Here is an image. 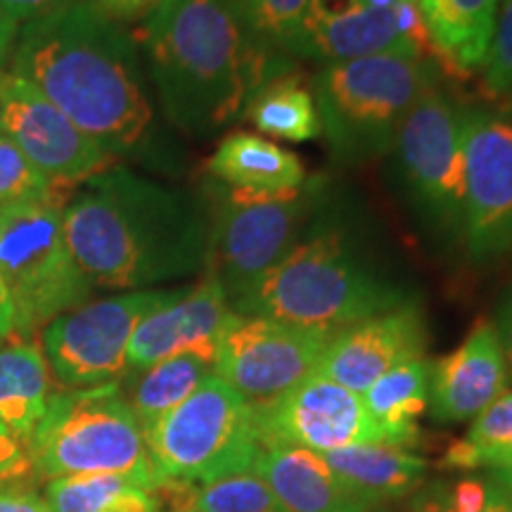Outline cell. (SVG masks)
<instances>
[{
	"instance_id": "cell-34",
	"label": "cell",
	"mask_w": 512,
	"mask_h": 512,
	"mask_svg": "<svg viewBox=\"0 0 512 512\" xmlns=\"http://www.w3.org/2000/svg\"><path fill=\"white\" fill-rule=\"evenodd\" d=\"M34 472L29 448L0 422V482H12Z\"/></svg>"
},
{
	"instance_id": "cell-16",
	"label": "cell",
	"mask_w": 512,
	"mask_h": 512,
	"mask_svg": "<svg viewBox=\"0 0 512 512\" xmlns=\"http://www.w3.org/2000/svg\"><path fill=\"white\" fill-rule=\"evenodd\" d=\"M425 27L415 0L396 10L361 0H316L299 57L325 64L373 55H427Z\"/></svg>"
},
{
	"instance_id": "cell-32",
	"label": "cell",
	"mask_w": 512,
	"mask_h": 512,
	"mask_svg": "<svg viewBox=\"0 0 512 512\" xmlns=\"http://www.w3.org/2000/svg\"><path fill=\"white\" fill-rule=\"evenodd\" d=\"M64 190L46 178L12 140L0 133V209L12 204L64 202Z\"/></svg>"
},
{
	"instance_id": "cell-38",
	"label": "cell",
	"mask_w": 512,
	"mask_h": 512,
	"mask_svg": "<svg viewBox=\"0 0 512 512\" xmlns=\"http://www.w3.org/2000/svg\"><path fill=\"white\" fill-rule=\"evenodd\" d=\"M91 3L117 22H136L150 15L162 0H91Z\"/></svg>"
},
{
	"instance_id": "cell-35",
	"label": "cell",
	"mask_w": 512,
	"mask_h": 512,
	"mask_svg": "<svg viewBox=\"0 0 512 512\" xmlns=\"http://www.w3.org/2000/svg\"><path fill=\"white\" fill-rule=\"evenodd\" d=\"M448 508L453 512H484L489 501V484L486 479L465 477L446 489Z\"/></svg>"
},
{
	"instance_id": "cell-15",
	"label": "cell",
	"mask_w": 512,
	"mask_h": 512,
	"mask_svg": "<svg viewBox=\"0 0 512 512\" xmlns=\"http://www.w3.org/2000/svg\"><path fill=\"white\" fill-rule=\"evenodd\" d=\"M0 133L60 188L81 185L114 166V157L64 117L38 88L8 69L0 72Z\"/></svg>"
},
{
	"instance_id": "cell-47",
	"label": "cell",
	"mask_w": 512,
	"mask_h": 512,
	"mask_svg": "<svg viewBox=\"0 0 512 512\" xmlns=\"http://www.w3.org/2000/svg\"><path fill=\"white\" fill-rule=\"evenodd\" d=\"M373 512H377V510H373Z\"/></svg>"
},
{
	"instance_id": "cell-19",
	"label": "cell",
	"mask_w": 512,
	"mask_h": 512,
	"mask_svg": "<svg viewBox=\"0 0 512 512\" xmlns=\"http://www.w3.org/2000/svg\"><path fill=\"white\" fill-rule=\"evenodd\" d=\"M508 366L491 320H477L451 354L432 366L430 415L441 425L475 420L508 392Z\"/></svg>"
},
{
	"instance_id": "cell-18",
	"label": "cell",
	"mask_w": 512,
	"mask_h": 512,
	"mask_svg": "<svg viewBox=\"0 0 512 512\" xmlns=\"http://www.w3.org/2000/svg\"><path fill=\"white\" fill-rule=\"evenodd\" d=\"M427 328L418 302L337 330L316 373L363 394L384 373L425 354Z\"/></svg>"
},
{
	"instance_id": "cell-45",
	"label": "cell",
	"mask_w": 512,
	"mask_h": 512,
	"mask_svg": "<svg viewBox=\"0 0 512 512\" xmlns=\"http://www.w3.org/2000/svg\"><path fill=\"white\" fill-rule=\"evenodd\" d=\"M174 512H192V510H183V508H178V510H174Z\"/></svg>"
},
{
	"instance_id": "cell-27",
	"label": "cell",
	"mask_w": 512,
	"mask_h": 512,
	"mask_svg": "<svg viewBox=\"0 0 512 512\" xmlns=\"http://www.w3.org/2000/svg\"><path fill=\"white\" fill-rule=\"evenodd\" d=\"M242 121H249L264 136L290 143H306L320 136V119L311 86L294 72L278 76L261 88Z\"/></svg>"
},
{
	"instance_id": "cell-44",
	"label": "cell",
	"mask_w": 512,
	"mask_h": 512,
	"mask_svg": "<svg viewBox=\"0 0 512 512\" xmlns=\"http://www.w3.org/2000/svg\"><path fill=\"white\" fill-rule=\"evenodd\" d=\"M486 484H489V501H486V510L484 512H512V501L508 496L503 494L498 486L491 482V479H486Z\"/></svg>"
},
{
	"instance_id": "cell-42",
	"label": "cell",
	"mask_w": 512,
	"mask_h": 512,
	"mask_svg": "<svg viewBox=\"0 0 512 512\" xmlns=\"http://www.w3.org/2000/svg\"><path fill=\"white\" fill-rule=\"evenodd\" d=\"M12 330H15V316H12V302L8 297V290H5L3 278H0V335L5 339L12 337Z\"/></svg>"
},
{
	"instance_id": "cell-37",
	"label": "cell",
	"mask_w": 512,
	"mask_h": 512,
	"mask_svg": "<svg viewBox=\"0 0 512 512\" xmlns=\"http://www.w3.org/2000/svg\"><path fill=\"white\" fill-rule=\"evenodd\" d=\"M72 3H76V0H0V8L22 27V24L34 22V19L55 15V12L69 8Z\"/></svg>"
},
{
	"instance_id": "cell-14",
	"label": "cell",
	"mask_w": 512,
	"mask_h": 512,
	"mask_svg": "<svg viewBox=\"0 0 512 512\" xmlns=\"http://www.w3.org/2000/svg\"><path fill=\"white\" fill-rule=\"evenodd\" d=\"M465 162L463 242L486 261L512 249V121L460 107Z\"/></svg>"
},
{
	"instance_id": "cell-2",
	"label": "cell",
	"mask_w": 512,
	"mask_h": 512,
	"mask_svg": "<svg viewBox=\"0 0 512 512\" xmlns=\"http://www.w3.org/2000/svg\"><path fill=\"white\" fill-rule=\"evenodd\" d=\"M166 121L211 138L235 121L294 60L259 36L238 0H162L136 36Z\"/></svg>"
},
{
	"instance_id": "cell-41",
	"label": "cell",
	"mask_w": 512,
	"mask_h": 512,
	"mask_svg": "<svg viewBox=\"0 0 512 512\" xmlns=\"http://www.w3.org/2000/svg\"><path fill=\"white\" fill-rule=\"evenodd\" d=\"M19 24L12 19L8 12L0 8V72L8 67L12 46H15Z\"/></svg>"
},
{
	"instance_id": "cell-22",
	"label": "cell",
	"mask_w": 512,
	"mask_h": 512,
	"mask_svg": "<svg viewBox=\"0 0 512 512\" xmlns=\"http://www.w3.org/2000/svg\"><path fill=\"white\" fill-rule=\"evenodd\" d=\"M430 48L456 72H482L501 0H415Z\"/></svg>"
},
{
	"instance_id": "cell-5",
	"label": "cell",
	"mask_w": 512,
	"mask_h": 512,
	"mask_svg": "<svg viewBox=\"0 0 512 512\" xmlns=\"http://www.w3.org/2000/svg\"><path fill=\"white\" fill-rule=\"evenodd\" d=\"M437 79V64L427 55H373L320 67L311 93L332 157L354 166L384 155Z\"/></svg>"
},
{
	"instance_id": "cell-43",
	"label": "cell",
	"mask_w": 512,
	"mask_h": 512,
	"mask_svg": "<svg viewBox=\"0 0 512 512\" xmlns=\"http://www.w3.org/2000/svg\"><path fill=\"white\" fill-rule=\"evenodd\" d=\"M486 479H491V482H494L498 489H501L503 494L512 501V460H510V463H505V465L491 467Z\"/></svg>"
},
{
	"instance_id": "cell-40",
	"label": "cell",
	"mask_w": 512,
	"mask_h": 512,
	"mask_svg": "<svg viewBox=\"0 0 512 512\" xmlns=\"http://www.w3.org/2000/svg\"><path fill=\"white\" fill-rule=\"evenodd\" d=\"M446 484H432L427 489H420L415 496L413 512H453L446 501Z\"/></svg>"
},
{
	"instance_id": "cell-28",
	"label": "cell",
	"mask_w": 512,
	"mask_h": 512,
	"mask_svg": "<svg viewBox=\"0 0 512 512\" xmlns=\"http://www.w3.org/2000/svg\"><path fill=\"white\" fill-rule=\"evenodd\" d=\"M46 501L53 512H159L157 491L121 475L50 479Z\"/></svg>"
},
{
	"instance_id": "cell-26",
	"label": "cell",
	"mask_w": 512,
	"mask_h": 512,
	"mask_svg": "<svg viewBox=\"0 0 512 512\" xmlns=\"http://www.w3.org/2000/svg\"><path fill=\"white\" fill-rule=\"evenodd\" d=\"M209 375H214V366L192 354H181L164 358L145 370L126 373L119 380V389L136 415L140 430L147 432L178 403L188 399Z\"/></svg>"
},
{
	"instance_id": "cell-13",
	"label": "cell",
	"mask_w": 512,
	"mask_h": 512,
	"mask_svg": "<svg viewBox=\"0 0 512 512\" xmlns=\"http://www.w3.org/2000/svg\"><path fill=\"white\" fill-rule=\"evenodd\" d=\"M261 446H297L332 453L351 446L387 444L363 396L313 373L271 401L252 403Z\"/></svg>"
},
{
	"instance_id": "cell-33",
	"label": "cell",
	"mask_w": 512,
	"mask_h": 512,
	"mask_svg": "<svg viewBox=\"0 0 512 512\" xmlns=\"http://www.w3.org/2000/svg\"><path fill=\"white\" fill-rule=\"evenodd\" d=\"M482 74L486 93L512 100V0H501Z\"/></svg>"
},
{
	"instance_id": "cell-6",
	"label": "cell",
	"mask_w": 512,
	"mask_h": 512,
	"mask_svg": "<svg viewBox=\"0 0 512 512\" xmlns=\"http://www.w3.org/2000/svg\"><path fill=\"white\" fill-rule=\"evenodd\" d=\"M31 465L43 479L121 475L162 489L143 430L119 382L55 392L46 418L27 441Z\"/></svg>"
},
{
	"instance_id": "cell-31",
	"label": "cell",
	"mask_w": 512,
	"mask_h": 512,
	"mask_svg": "<svg viewBox=\"0 0 512 512\" xmlns=\"http://www.w3.org/2000/svg\"><path fill=\"white\" fill-rule=\"evenodd\" d=\"M249 24L275 50L297 60L316 0H238Z\"/></svg>"
},
{
	"instance_id": "cell-30",
	"label": "cell",
	"mask_w": 512,
	"mask_h": 512,
	"mask_svg": "<svg viewBox=\"0 0 512 512\" xmlns=\"http://www.w3.org/2000/svg\"><path fill=\"white\" fill-rule=\"evenodd\" d=\"M159 494L174 496V510L192 512H287L256 472L200 486H164Z\"/></svg>"
},
{
	"instance_id": "cell-23",
	"label": "cell",
	"mask_w": 512,
	"mask_h": 512,
	"mask_svg": "<svg viewBox=\"0 0 512 512\" xmlns=\"http://www.w3.org/2000/svg\"><path fill=\"white\" fill-rule=\"evenodd\" d=\"M320 456L344 482L375 505L418 494L430 467L425 458L408 448L389 444L351 446Z\"/></svg>"
},
{
	"instance_id": "cell-3",
	"label": "cell",
	"mask_w": 512,
	"mask_h": 512,
	"mask_svg": "<svg viewBox=\"0 0 512 512\" xmlns=\"http://www.w3.org/2000/svg\"><path fill=\"white\" fill-rule=\"evenodd\" d=\"M64 233L93 287L150 290L204 273L209 204L188 190L110 166L64 204Z\"/></svg>"
},
{
	"instance_id": "cell-24",
	"label": "cell",
	"mask_w": 512,
	"mask_h": 512,
	"mask_svg": "<svg viewBox=\"0 0 512 512\" xmlns=\"http://www.w3.org/2000/svg\"><path fill=\"white\" fill-rule=\"evenodd\" d=\"M53 394V373L36 342L0 347V422L24 444L46 418Z\"/></svg>"
},
{
	"instance_id": "cell-25",
	"label": "cell",
	"mask_w": 512,
	"mask_h": 512,
	"mask_svg": "<svg viewBox=\"0 0 512 512\" xmlns=\"http://www.w3.org/2000/svg\"><path fill=\"white\" fill-rule=\"evenodd\" d=\"M430 382L432 363L420 356L384 373L361 394L389 446L408 448L420 441L418 418L430 406Z\"/></svg>"
},
{
	"instance_id": "cell-7",
	"label": "cell",
	"mask_w": 512,
	"mask_h": 512,
	"mask_svg": "<svg viewBox=\"0 0 512 512\" xmlns=\"http://www.w3.org/2000/svg\"><path fill=\"white\" fill-rule=\"evenodd\" d=\"M209 204V254L230 306L245 299L311 233L320 204V181L285 195H256L214 183Z\"/></svg>"
},
{
	"instance_id": "cell-1",
	"label": "cell",
	"mask_w": 512,
	"mask_h": 512,
	"mask_svg": "<svg viewBox=\"0 0 512 512\" xmlns=\"http://www.w3.org/2000/svg\"><path fill=\"white\" fill-rule=\"evenodd\" d=\"M5 69L38 88L110 157H138L152 145L155 107L136 38L91 0L22 24Z\"/></svg>"
},
{
	"instance_id": "cell-17",
	"label": "cell",
	"mask_w": 512,
	"mask_h": 512,
	"mask_svg": "<svg viewBox=\"0 0 512 512\" xmlns=\"http://www.w3.org/2000/svg\"><path fill=\"white\" fill-rule=\"evenodd\" d=\"M233 316V306L214 275L204 273L200 283L178 287L169 302L138 323L128 344V373L181 354H192L216 366L223 332Z\"/></svg>"
},
{
	"instance_id": "cell-29",
	"label": "cell",
	"mask_w": 512,
	"mask_h": 512,
	"mask_svg": "<svg viewBox=\"0 0 512 512\" xmlns=\"http://www.w3.org/2000/svg\"><path fill=\"white\" fill-rule=\"evenodd\" d=\"M512 460V392H503L472 420L467 437L441 453L439 467L453 472L491 470Z\"/></svg>"
},
{
	"instance_id": "cell-11",
	"label": "cell",
	"mask_w": 512,
	"mask_h": 512,
	"mask_svg": "<svg viewBox=\"0 0 512 512\" xmlns=\"http://www.w3.org/2000/svg\"><path fill=\"white\" fill-rule=\"evenodd\" d=\"M396 159L422 219L463 240L465 162L460 107L434 86L406 114L394 140Z\"/></svg>"
},
{
	"instance_id": "cell-4",
	"label": "cell",
	"mask_w": 512,
	"mask_h": 512,
	"mask_svg": "<svg viewBox=\"0 0 512 512\" xmlns=\"http://www.w3.org/2000/svg\"><path fill=\"white\" fill-rule=\"evenodd\" d=\"M408 302L406 287L387 278L342 230L313 223L294 252L233 311L337 332Z\"/></svg>"
},
{
	"instance_id": "cell-46",
	"label": "cell",
	"mask_w": 512,
	"mask_h": 512,
	"mask_svg": "<svg viewBox=\"0 0 512 512\" xmlns=\"http://www.w3.org/2000/svg\"><path fill=\"white\" fill-rule=\"evenodd\" d=\"M3 339H5V337H3V335H0V344H3Z\"/></svg>"
},
{
	"instance_id": "cell-12",
	"label": "cell",
	"mask_w": 512,
	"mask_h": 512,
	"mask_svg": "<svg viewBox=\"0 0 512 512\" xmlns=\"http://www.w3.org/2000/svg\"><path fill=\"white\" fill-rule=\"evenodd\" d=\"M332 335L335 332L235 313L223 332L214 373L249 403L271 401L316 373Z\"/></svg>"
},
{
	"instance_id": "cell-39",
	"label": "cell",
	"mask_w": 512,
	"mask_h": 512,
	"mask_svg": "<svg viewBox=\"0 0 512 512\" xmlns=\"http://www.w3.org/2000/svg\"><path fill=\"white\" fill-rule=\"evenodd\" d=\"M494 330L498 335V342H501L505 366H508V375L512 377V287L503 294L501 304L496 306Z\"/></svg>"
},
{
	"instance_id": "cell-10",
	"label": "cell",
	"mask_w": 512,
	"mask_h": 512,
	"mask_svg": "<svg viewBox=\"0 0 512 512\" xmlns=\"http://www.w3.org/2000/svg\"><path fill=\"white\" fill-rule=\"evenodd\" d=\"M176 290H138L95 299L57 316L41 332L53 380L64 389H93L128 373L126 354L147 313L169 302Z\"/></svg>"
},
{
	"instance_id": "cell-21",
	"label": "cell",
	"mask_w": 512,
	"mask_h": 512,
	"mask_svg": "<svg viewBox=\"0 0 512 512\" xmlns=\"http://www.w3.org/2000/svg\"><path fill=\"white\" fill-rule=\"evenodd\" d=\"M207 169L216 183L256 195H285L306 185L302 159L273 140L247 131L228 133L216 145Z\"/></svg>"
},
{
	"instance_id": "cell-20",
	"label": "cell",
	"mask_w": 512,
	"mask_h": 512,
	"mask_svg": "<svg viewBox=\"0 0 512 512\" xmlns=\"http://www.w3.org/2000/svg\"><path fill=\"white\" fill-rule=\"evenodd\" d=\"M254 472L287 512H373L377 508L344 482L320 453L306 448H261Z\"/></svg>"
},
{
	"instance_id": "cell-8",
	"label": "cell",
	"mask_w": 512,
	"mask_h": 512,
	"mask_svg": "<svg viewBox=\"0 0 512 512\" xmlns=\"http://www.w3.org/2000/svg\"><path fill=\"white\" fill-rule=\"evenodd\" d=\"M143 437L162 489L247 475L264 448L256 437L252 403L216 373Z\"/></svg>"
},
{
	"instance_id": "cell-36",
	"label": "cell",
	"mask_w": 512,
	"mask_h": 512,
	"mask_svg": "<svg viewBox=\"0 0 512 512\" xmlns=\"http://www.w3.org/2000/svg\"><path fill=\"white\" fill-rule=\"evenodd\" d=\"M0 512H53L46 498L19 479L0 482Z\"/></svg>"
},
{
	"instance_id": "cell-9",
	"label": "cell",
	"mask_w": 512,
	"mask_h": 512,
	"mask_svg": "<svg viewBox=\"0 0 512 512\" xmlns=\"http://www.w3.org/2000/svg\"><path fill=\"white\" fill-rule=\"evenodd\" d=\"M64 204L31 202L0 209V278L12 302V337H34L57 316L86 304L93 285L64 233Z\"/></svg>"
}]
</instances>
